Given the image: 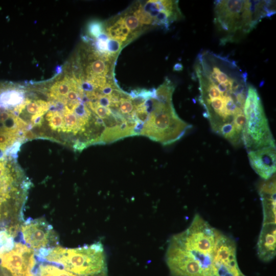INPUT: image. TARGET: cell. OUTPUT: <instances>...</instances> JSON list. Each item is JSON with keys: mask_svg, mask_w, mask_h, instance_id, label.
Listing matches in <instances>:
<instances>
[{"mask_svg": "<svg viewBox=\"0 0 276 276\" xmlns=\"http://www.w3.org/2000/svg\"><path fill=\"white\" fill-rule=\"evenodd\" d=\"M37 255L81 276L108 274L105 252L100 242L74 248L57 246L40 250Z\"/></svg>", "mask_w": 276, "mask_h": 276, "instance_id": "obj_1", "label": "cell"}, {"mask_svg": "<svg viewBox=\"0 0 276 276\" xmlns=\"http://www.w3.org/2000/svg\"><path fill=\"white\" fill-rule=\"evenodd\" d=\"M219 232L196 214L185 231L174 235L170 240L195 258L203 270V276H210L213 271L214 250Z\"/></svg>", "mask_w": 276, "mask_h": 276, "instance_id": "obj_2", "label": "cell"}, {"mask_svg": "<svg viewBox=\"0 0 276 276\" xmlns=\"http://www.w3.org/2000/svg\"><path fill=\"white\" fill-rule=\"evenodd\" d=\"M183 65L181 63H176L173 66V70L174 71L180 72L183 70Z\"/></svg>", "mask_w": 276, "mask_h": 276, "instance_id": "obj_22", "label": "cell"}, {"mask_svg": "<svg viewBox=\"0 0 276 276\" xmlns=\"http://www.w3.org/2000/svg\"><path fill=\"white\" fill-rule=\"evenodd\" d=\"M14 245V237L6 231H0V255L12 250Z\"/></svg>", "mask_w": 276, "mask_h": 276, "instance_id": "obj_18", "label": "cell"}, {"mask_svg": "<svg viewBox=\"0 0 276 276\" xmlns=\"http://www.w3.org/2000/svg\"><path fill=\"white\" fill-rule=\"evenodd\" d=\"M166 262L172 276H203V270L195 258L171 240L167 249Z\"/></svg>", "mask_w": 276, "mask_h": 276, "instance_id": "obj_9", "label": "cell"}, {"mask_svg": "<svg viewBox=\"0 0 276 276\" xmlns=\"http://www.w3.org/2000/svg\"><path fill=\"white\" fill-rule=\"evenodd\" d=\"M243 111L246 122L242 140L247 152L275 147L261 98L251 85H248Z\"/></svg>", "mask_w": 276, "mask_h": 276, "instance_id": "obj_4", "label": "cell"}, {"mask_svg": "<svg viewBox=\"0 0 276 276\" xmlns=\"http://www.w3.org/2000/svg\"><path fill=\"white\" fill-rule=\"evenodd\" d=\"M35 254L33 249L16 242L12 250L0 255V266L9 271L12 276H34Z\"/></svg>", "mask_w": 276, "mask_h": 276, "instance_id": "obj_8", "label": "cell"}, {"mask_svg": "<svg viewBox=\"0 0 276 276\" xmlns=\"http://www.w3.org/2000/svg\"><path fill=\"white\" fill-rule=\"evenodd\" d=\"M249 163L254 170L267 180L275 173V147H265L248 152Z\"/></svg>", "mask_w": 276, "mask_h": 276, "instance_id": "obj_10", "label": "cell"}, {"mask_svg": "<svg viewBox=\"0 0 276 276\" xmlns=\"http://www.w3.org/2000/svg\"><path fill=\"white\" fill-rule=\"evenodd\" d=\"M62 71V67L60 65H58L56 67V72L59 74Z\"/></svg>", "mask_w": 276, "mask_h": 276, "instance_id": "obj_23", "label": "cell"}, {"mask_svg": "<svg viewBox=\"0 0 276 276\" xmlns=\"http://www.w3.org/2000/svg\"><path fill=\"white\" fill-rule=\"evenodd\" d=\"M130 11L133 12L134 16L142 25L153 26V19L144 11L143 6L140 3L132 6Z\"/></svg>", "mask_w": 276, "mask_h": 276, "instance_id": "obj_17", "label": "cell"}, {"mask_svg": "<svg viewBox=\"0 0 276 276\" xmlns=\"http://www.w3.org/2000/svg\"><path fill=\"white\" fill-rule=\"evenodd\" d=\"M262 200L263 222L265 223H275V175L265 180L260 189Z\"/></svg>", "mask_w": 276, "mask_h": 276, "instance_id": "obj_11", "label": "cell"}, {"mask_svg": "<svg viewBox=\"0 0 276 276\" xmlns=\"http://www.w3.org/2000/svg\"><path fill=\"white\" fill-rule=\"evenodd\" d=\"M275 223L263 224L258 241V255L264 262L271 261L275 255Z\"/></svg>", "mask_w": 276, "mask_h": 276, "instance_id": "obj_12", "label": "cell"}, {"mask_svg": "<svg viewBox=\"0 0 276 276\" xmlns=\"http://www.w3.org/2000/svg\"><path fill=\"white\" fill-rule=\"evenodd\" d=\"M144 11L154 20L159 12L165 7L162 5L161 1H148L143 6Z\"/></svg>", "mask_w": 276, "mask_h": 276, "instance_id": "obj_19", "label": "cell"}, {"mask_svg": "<svg viewBox=\"0 0 276 276\" xmlns=\"http://www.w3.org/2000/svg\"><path fill=\"white\" fill-rule=\"evenodd\" d=\"M87 32L90 36L97 38L101 34L105 32L104 25L100 21L92 20L88 24Z\"/></svg>", "mask_w": 276, "mask_h": 276, "instance_id": "obj_20", "label": "cell"}, {"mask_svg": "<svg viewBox=\"0 0 276 276\" xmlns=\"http://www.w3.org/2000/svg\"><path fill=\"white\" fill-rule=\"evenodd\" d=\"M109 64H106L105 60L102 58L95 59L94 61L90 62L86 68V77L101 75L106 76L108 73L109 72Z\"/></svg>", "mask_w": 276, "mask_h": 276, "instance_id": "obj_15", "label": "cell"}, {"mask_svg": "<svg viewBox=\"0 0 276 276\" xmlns=\"http://www.w3.org/2000/svg\"><path fill=\"white\" fill-rule=\"evenodd\" d=\"M124 21L126 27L131 32L132 39L140 34V32L142 31V25L139 21L138 19L132 14H130L127 12L123 16Z\"/></svg>", "mask_w": 276, "mask_h": 276, "instance_id": "obj_16", "label": "cell"}, {"mask_svg": "<svg viewBox=\"0 0 276 276\" xmlns=\"http://www.w3.org/2000/svg\"><path fill=\"white\" fill-rule=\"evenodd\" d=\"M20 232L27 246L34 251L52 248L58 244V235L43 218L23 222Z\"/></svg>", "mask_w": 276, "mask_h": 276, "instance_id": "obj_6", "label": "cell"}, {"mask_svg": "<svg viewBox=\"0 0 276 276\" xmlns=\"http://www.w3.org/2000/svg\"><path fill=\"white\" fill-rule=\"evenodd\" d=\"M213 276H245L240 270L232 238L219 233L213 260Z\"/></svg>", "mask_w": 276, "mask_h": 276, "instance_id": "obj_7", "label": "cell"}, {"mask_svg": "<svg viewBox=\"0 0 276 276\" xmlns=\"http://www.w3.org/2000/svg\"><path fill=\"white\" fill-rule=\"evenodd\" d=\"M36 276H81L74 274L55 266L48 264H42L39 265V269L37 271ZM99 276H108V274Z\"/></svg>", "mask_w": 276, "mask_h": 276, "instance_id": "obj_13", "label": "cell"}, {"mask_svg": "<svg viewBox=\"0 0 276 276\" xmlns=\"http://www.w3.org/2000/svg\"><path fill=\"white\" fill-rule=\"evenodd\" d=\"M175 87L169 79H166L163 84L156 89V100L164 104L172 103V96Z\"/></svg>", "mask_w": 276, "mask_h": 276, "instance_id": "obj_14", "label": "cell"}, {"mask_svg": "<svg viewBox=\"0 0 276 276\" xmlns=\"http://www.w3.org/2000/svg\"><path fill=\"white\" fill-rule=\"evenodd\" d=\"M107 42L108 52L112 55L116 56L122 48V42L109 38L107 40Z\"/></svg>", "mask_w": 276, "mask_h": 276, "instance_id": "obj_21", "label": "cell"}, {"mask_svg": "<svg viewBox=\"0 0 276 276\" xmlns=\"http://www.w3.org/2000/svg\"><path fill=\"white\" fill-rule=\"evenodd\" d=\"M192 127L177 116L172 103L164 104L157 101L153 110L149 113L141 135L168 145L181 138Z\"/></svg>", "mask_w": 276, "mask_h": 276, "instance_id": "obj_5", "label": "cell"}, {"mask_svg": "<svg viewBox=\"0 0 276 276\" xmlns=\"http://www.w3.org/2000/svg\"><path fill=\"white\" fill-rule=\"evenodd\" d=\"M215 4V23L221 31L230 33L222 43L233 40L238 31L248 34L263 18L258 1H219Z\"/></svg>", "mask_w": 276, "mask_h": 276, "instance_id": "obj_3", "label": "cell"}]
</instances>
